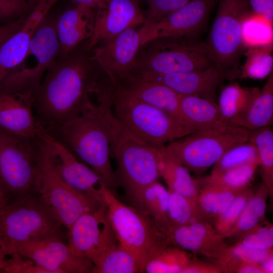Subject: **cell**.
<instances>
[{
	"label": "cell",
	"instance_id": "5b68a950",
	"mask_svg": "<svg viewBox=\"0 0 273 273\" xmlns=\"http://www.w3.org/2000/svg\"><path fill=\"white\" fill-rule=\"evenodd\" d=\"M62 227L37 196L10 202L0 211V255L15 256L22 245L54 235Z\"/></svg>",
	"mask_w": 273,
	"mask_h": 273
},
{
	"label": "cell",
	"instance_id": "f546056e",
	"mask_svg": "<svg viewBox=\"0 0 273 273\" xmlns=\"http://www.w3.org/2000/svg\"><path fill=\"white\" fill-rule=\"evenodd\" d=\"M34 32L22 27L0 46V87L4 79L24 59Z\"/></svg>",
	"mask_w": 273,
	"mask_h": 273
},
{
	"label": "cell",
	"instance_id": "7bdbcfd3",
	"mask_svg": "<svg viewBox=\"0 0 273 273\" xmlns=\"http://www.w3.org/2000/svg\"><path fill=\"white\" fill-rule=\"evenodd\" d=\"M3 273H48L32 260L19 256H13L3 259L0 267Z\"/></svg>",
	"mask_w": 273,
	"mask_h": 273
},
{
	"label": "cell",
	"instance_id": "9f6ffc18",
	"mask_svg": "<svg viewBox=\"0 0 273 273\" xmlns=\"http://www.w3.org/2000/svg\"><path fill=\"white\" fill-rule=\"evenodd\" d=\"M1 128H0V132H1Z\"/></svg>",
	"mask_w": 273,
	"mask_h": 273
},
{
	"label": "cell",
	"instance_id": "30bf717a",
	"mask_svg": "<svg viewBox=\"0 0 273 273\" xmlns=\"http://www.w3.org/2000/svg\"><path fill=\"white\" fill-rule=\"evenodd\" d=\"M218 7L207 44L215 65L225 78H238L245 50L242 42L243 21L251 12L248 0H218Z\"/></svg>",
	"mask_w": 273,
	"mask_h": 273
},
{
	"label": "cell",
	"instance_id": "6f0895ef",
	"mask_svg": "<svg viewBox=\"0 0 273 273\" xmlns=\"http://www.w3.org/2000/svg\"></svg>",
	"mask_w": 273,
	"mask_h": 273
},
{
	"label": "cell",
	"instance_id": "f5cc1de1",
	"mask_svg": "<svg viewBox=\"0 0 273 273\" xmlns=\"http://www.w3.org/2000/svg\"><path fill=\"white\" fill-rule=\"evenodd\" d=\"M9 203L10 201L8 198L0 189V211L2 210Z\"/></svg>",
	"mask_w": 273,
	"mask_h": 273
},
{
	"label": "cell",
	"instance_id": "8992f818",
	"mask_svg": "<svg viewBox=\"0 0 273 273\" xmlns=\"http://www.w3.org/2000/svg\"><path fill=\"white\" fill-rule=\"evenodd\" d=\"M116 159L115 177L133 203L143 190L160 177L159 151L135 138L116 120L110 144Z\"/></svg>",
	"mask_w": 273,
	"mask_h": 273
},
{
	"label": "cell",
	"instance_id": "ffe728a7",
	"mask_svg": "<svg viewBox=\"0 0 273 273\" xmlns=\"http://www.w3.org/2000/svg\"><path fill=\"white\" fill-rule=\"evenodd\" d=\"M96 8L76 4L64 11L56 19V31L59 51L58 60L62 59L77 49L83 41L92 35Z\"/></svg>",
	"mask_w": 273,
	"mask_h": 273
},
{
	"label": "cell",
	"instance_id": "603a6c76",
	"mask_svg": "<svg viewBox=\"0 0 273 273\" xmlns=\"http://www.w3.org/2000/svg\"><path fill=\"white\" fill-rule=\"evenodd\" d=\"M180 111L184 123L192 133L220 129L228 124L215 102L194 96H181Z\"/></svg>",
	"mask_w": 273,
	"mask_h": 273
},
{
	"label": "cell",
	"instance_id": "b9f144b4",
	"mask_svg": "<svg viewBox=\"0 0 273 273\" xmlns=\"http://www.w3.org/2000/svg\"><path fill=\"white\" fill-rule=\"evenodd\" d=\"M249 231L240 243L242 245L256 249H271L273 246V227L269 224Z\"/></svg>",
	"mask_w": 273,
	"mask_h": 273
},
{
	"label": "cell",
	"instance_id": "d6a6232c",
	"mask_svg": "<svg viewBox=\"0 0 273 273\" xmlns=\"http://www.w3.org/2000/svg\"><path fill=\"white\" fill-rule=\"evenodd\" d=\"M272 50L273 44L246 49V60L238 78L261 79L268 76L273 68Z\"/></svg>",
	"mask_w": 273,
	"mask_h": 273
},
{
	"label": "cell",
	"instance_id": "7c38bea8",
	"mask_svg": "<svg viewBox=\"0 0 273 273\" xmlns=\"http://www.w3.org/2000/svg\"><path fill=\"white\" fill-rule=\"evenodd\" d=\"M251 133L228 124L220 129L190 133L164 148L189 170L200 174L214 165L228 150L248 141Z\"/></svg>",
	"mask_w": 273,
	"mask_h": 273
},
{
	"label": "cell",
	"instance_id": "d6986e66",
	"mask_svg": "<svg viewBox=\"0 0 273 273\" xmlns=\"http://www.w3.org/2000/svg\"><path fill=\"white\" fill-rule=\"evenodd\" d=\"M133 76L162 84L180 96H197L214 102L216 88L225 78L216 66L185 72Z\"/></svg>",
	"mask_w": 273,
	"mask_h": 273
},
{
	"label": "cell",
	"instance_id": "2e32d148",
	"mask_svg": "<svg viewBox=\"0 0 273 273\" xmlns=\"http://www.w3.org/2000/svg\"><path fill=\"white\" fill-rule=\"evenodd\" d=\"M142 45L139 29L130 28L99 43L90 51V59L114 85L128 74Z\"/></svg>",
	"mask_w": 273,
	"mask_h": 273
},
{
	"label": "cell",
	"instance_id": "277c9868",
	"mask_svg": "<svg viewBox=\"0 0 273 273\" xmlns=\"http://www.w3.org/2000/svg\"><path fill=\"white\" fill-rule=\"evenodd\" d=\"M112 108L122 126L143 143L157 149L192 133L169 113L133 99L114 87Z\"/></svg>",
	"mask_w": 273,
	"mask_h": 273
},
{
	"label": "cell",
	"instance_id": "ac0fdd59",
	"mask_svg": "<svg viewBox=\"0 0 273 273\" xmlns=\"http://www.w3.org/2000/svg\"><path fill=\"white\" fill-rule=\"evenodd\" d=\"M217 2L218 0H191L160 21L143 24L139 29L142 45L160 37H192L205 23Z\"/></svg>",
	"mask_w": 273,
	"mask_h": 273
},
{
	"label": "cell",
	"instance_id": "4fadbf2b",
	"mask_svg": "<svg viewBox=\"0 0 273 273\" xmlns=\"http://www.w3.org/2000/svg\"><path fill=\"white\" fill-rule=\"evenodd\" d=\"M37 140L56 171L68 184L103 203V192L108 187L97 173L79 160L60 141L39 126Z\"/></svg>",
	"mask_w": 273,
	"mask_h": 273
},
{
	"label": "cell",
	"instance_id": "7402d4cb",
	"mask_svg": "<svg viewBox=\"0 0 273 273\" xmlns=\"http://www.w3.org/2000/svg\"><path fill=\"white\" fill-rule=\"evenodd\" d=\"M0 128L19 138L35 140L38 126L31 101L0 90Z\"/></svg>",
	"mask_w": 273,
	"mask_h": 273
},
{
	"label": "cell",
	"instance_id": "74e56055",
	"mask_svg": "<svg viewBox=\"0 0 273 273\" xmlns=\"http://www.w3.org/2000/svg\"><path fill=\"white\" fill-rule=\"evenodd\" d=\"M169 192L167 208L168 228L198 220L196 218L197 215H201L198 214V211L200 212L197 203L177 193L170 191Z\"/></svg>",
	"mask_w": 273,
	"mask_h": 273
},
{
	"label": "cell",
	"instance_id": "8fae6325",
	"mask_svg": "<svg viewBox=\"0 0 273 273\" xmlns=\"http://www.w3.org/2000/svg\"><path fill=\"white\" fill-rule=\"evenodd\" d=\"M39 183L37 196L52 217L67 230L82 214L104 205L68 184L59 175L38 141Z\"/></svg>",
	"mask_w": 273,
	"mask_h": 273
},
{
	"label": "cell",
	"instance_id": "9a60e30c",
	"mask_svg": "<svg viewBox=\"0 0 273 273\" xmlns=\"http://www.w3.org/2000/svg\"><path fill=\"white\" fill-rule=\"evenodd\" d=\"M32 260L48 273H93L94 266L88 259L74 255L60 235L27 243L15 256Z\"/></svg>",
	"mask_w": 273,
	"mask_h": 273
},
{
	"label": "cell",
	"instance_id": "4316f807",
	"mask_svg": "<svg viewBox=\"0 0 273 273\" xmlns=\"http://www.w3.org/2000/svg\"><path fill=\"white\" fill-rule=\"evenodd\" d=\"M169 192L156 181L142 192L133 203L135 207L149 217L164 234L168 228L167 208Z\"/></svg>",
	"mask_w": 273,
	"mask_h": 273
},
{
	"label": "cell",
	"instance_id": "d590c367",
	"mask_svg": "<svg viewBox=\"0 0 273 273\" xmlns=\"http://www.w3.org/2000/svg\"><path fill=\"white\" fill-rule=\"evenodd\" d=\"M272 26L251 11L242 25V42L245 49L273 44Z\"/></svg>",
	"mask_w": 273,
	"mask_h": 273
},
{
	"label": "cell",
	"instance_id": "e575fe53",
	"mask_svg": "<svg viewBox=\"0 0 273 273\" xmlns=\"http://www.w3.org/2000/svg\"><path fill=\"white\" fill-rule=\"evenodd\" d=\"M255 146L264 185L268 191L273 183V130L270 126L251 131L249 139Z\"/></svg>",
	"mask_w": 273,
	"mask_h": 273
},
{
	"label": "cell",
	"instance_id": "484cf974",
	"mask_svg": "<svg viewBox=\"0 0 273 273\" xmlns=\"http://www.w3.org/2000/svg\"><path fill=\"white\" fill-rule=\"evenodd\" d=\"M158 169L159 176L166 182L169 191L197 203L198 181L193 178L185 166L165 150L164 146L159 149Z\"/></svg>",
	"mask_w": 273,
	"mask_h": 273
},
{
	"label": "cell",
	"instance_id": "c3c4849f",
	"mask_svg": "<svg viewBox=\"0 0 273 273\" xmlns=\"http://www.w3.org/2000/svg\"><path fill=\"white\" fill-rule=\"evenodd\" d=\"M27 15H24L8 23L0 26V46L23 26Z\"/></svg>",
	"mask_w": 273,
	"mask_h": 273
},
{
	"label": "cell",
	"instance_id": "7a4b0ae2",
	"mask_svg": "<svg viewBox=\"0 0 273 273\" xmlns=\"http://www.w3.org/2000/svg\"><path fill=\"white\" fill-rule=\"evenodd\" d=\"M113 87L98 93L97 102L82 113L46 130L97 173L112 191L118 186L111 161L110 144L116 122Z\"/></svg>",
	"mask_w": 273,
	"mask_h": 273
},
{
	"label": "cell",
	"instance_id": "cb8c5ba5",
	"mask_svg": "<svg viewBox=\"0 0 273 273\" xmlns=\"http://www.w3.org/2000/svg\"><path fill=\"white\" fill-rule=\"evenodd\" d=\"M206 223L199 220L170 227L164 233L170 243L183 250L206 252L214 243H219L222 237Z\"/></svg>",
	"mask_w": 273,
	"mask_h": 273
},
{
	"label": "cell",
	"instance_id": "ba28073f",
	"mask_svg": "<svg viewBox=\"0 0 273 273\" xmlns=\"http://www.w3.org/2000/svg\"><path fill=\"white\" fill-rule=\"evenodd\" d=\"M103 203L108 219L119 243L137 258L144 272L145 265L154 251L168 242L162 232L135 207L121 202L107 187Z\"/></svg>",
	"mask_w": 273,
	"mask_h": 273
},
{
	"label": "cell",
	"instance_id": "6da1fadb",
	"mask_svg": "<svg viewBox=\"0 0 273 273\" xmlns=\"http://www.w3.org/2000/svg\"><path fill=\"white\" fill-rule=\"evenodd\" d=\"M88 51H76L57 60L33 92L31 102L37 125L46 130L88 109L90 96L109 79L90 59Z\"/></svg>",
	"mask_w": 273,
	"mask_h": 273
},
{
	"label": "cell",
	"instance_id": "bcb514c9",
	"mask_svg": "<svg viewBox=\"0 0 273 273\" xmlns=\"http://www.w3.org/2000/svg\"><path fill=\"white\" fill-rule=\"evenodd\" d=\"M29 11L25 0H0V19L18 18Z\"/></svg>",
	"mask_w": 273,
	"mask_h": 273
},
{
	"label": "cell",
	"instance_id": "ee69618b",
	"mask_svg": "<svg viewBox=\"0 0 273 273\" xmlns=\"http://www.w3.org/2000/svg\"><path fill=\"white\" fill-rule=\"evenodd\" d=\"M60 0H38L36 5L27 15L23 28L32 31L35 29L47 17L51 8Z\"/></svg>",
	"mask_w": 273,
	"mask_h": 273
},
{
	"label": "cell",
	"instance_id": "7dc6e473",
	"mask_svg": "<svg viewBox=\"0 0 273 273\" xmlns=\"http://www.w3.org/2000/svg\"><path fill=\"white\" fill-rule=\"evenodd\" d=\"M251 11L273 25V0H248Z\"/></svg>",
	"mask_w": 273,
	"mask_h": 273
},
{
	"label": "cell",
	"instance_id": "db71d44e",
	"mask_svg": "<svg viewBox=\"0 0 273 273\" xmlns=\"http://www.w3.org/2000/svg\"><path fill=\"white\" fill-rule=\"evenodd\" d=\"M28 4L29 11H31L34 6L36 5V3L38 2V0H25Z\"/></svg>",
	"mask_w": 273,
	"mask_h": 273
},
{
	"label": "cell",
	"instance_id": "f907efd6",
	"mask_svg": "<svg viewBox=\"0 0 273 273\" xmlns=\"http://www.w3.org/2000/svg\"><path fill=\"white\" fill-rule=\"evenodd\" d=\"M260 265L264 272L272 273L273 272L272 255L264 260L260 264Z\"/></svg>",
	"mask_w": 273,
	"mask_h": 273
},
{
	"label": "cell",
	"instance_id": "e0dca14e",
	"mask_svg": "<svg viewBox=\"0 0 273 273\" xmlns=\"http://www.w3.org/2000/svg\"><path fill=\"white\" fill-rule=\"evenodd\" d=\"M145 22L137 0H100L96 9L94 32L84 48L90 51L102 41L142 26Z\"/></svg>",
	"mask_w": 273,
	"mask_h": 273
},
{
	"label": "cell",
	"instance_id": "52a82bcc",
	"mask_svg": "<svg viewBox=\"0 0 273 273\" xmlns=\"http://www.w3.org/2000/svg\"><path fill=\"white\" fill-rule=\"evenodd\" d=\"M37 140L0 132V189L10 202L37 196L39 183Z\"/></svg>",
	"mask_w": 273,
	"mask_h": 273
},
{
	"label": "cell",
	"instance_id": "11a10c76",
	"mask_svg": "<svg viewBox=\"0 0 273 273\" xmlns=\"http://www.w3.org/2000/svg\"><path fill=\"white\" fill-rule=\"evenodd\" d=\"M3 259H2L1 257V255H0V267H1V266L2 265V261L3 260Z\"/></svg>",
	"mask_w": 273,
	"mask_h": 273
},
{
	"label": "cell",
	"instance_id": "d4e9b609",
	"mask_svg": "<svg viewBox=\"0 0 273 273\" xmlns=\"http://www.w3.org/2000/svg\"><path fill=\"white\" fill-rule=\"evenodd\" d=\"M273 122V73L244 112L230 119L228 124L253 131L270 126Z\"/></svg>",
	"mask_w": 273,
	"mask_h": 273
},
{
	"label": "cell",
	"instance_id": "816d5d0a",
	"mask_svg": "<svg viewBox=\"0 0 273 273\" xmlns=\"http://www.w3.org/2000/svg\"><path fill=\"white\" fill-rule=\"evenodd\" d=\"M76 4L85 5L94 8H97L100 0H73Z\"/></svg>",
	"mask_w": 273,
	"mask_h": 273
},
{
	"label": "cell",
	"instance_id": "9c48e42d",
	"mask_svg": "<svg viewBox=\"0 0 273 273\" xmlns=\"http://www.w3.org/2000/svg\"><path fill=\"white\" fill-rule=\"evenodd\" d=\"M56 19L48 15L38 25L24 59L4 79L0 90L31 100L44 75L58 60L59 44Z\"/></svg>",
	"mask_w": 273,
	"mask_h": 273
},
{
	"label": "cell",
	"instance_id": "836d02e7",
	"mask_svg": "<svg viewBox=\"0 0 273 273\" xmlns=\"http://www.w3.org/2000/svg\"><path fill=\"white\" fill-rule=\"evenodd\" d=\"M243 190L237 191L203 186L201 194L198 196L197 200L201 215L217 218L226 211L237 196Z\"/></svg>",
	"mask_w": 273,
	"mask_h": 273
},
{
	"label": "cell",
	"instance_id": "f35d334b",
	"mask_svg": "<svg viewBox=\"0 0 273 273\" xmlns=\"http://www.w3.org/2000/svg\"><path fill=\"white\" fill-rule=\"evenodd\" d=\"M257 160L256 148L249 140L228 150L214 165L212 172L223 171Z\"/></svg>",
	"mask_w": 273,
	"mask_h": 273
},
{
	"label": "cell",
	"instance_id": "44dd1931",
	"mask_svg": "<svg viewBox=\"0 0 273 273\" xmlns=\"http://www.w3.org/2000/svg\"><path fill=\"white\" fill-rule=\"evenodd\" d=\"M114 88L133 99L164 111L185 125L180 111L181 96L167 86L127 75L116 82Z\"/></svg>",
	"mask_w": 273,
	"mask_h": 273
},
{
	"label": "cell",
	"instance_id": "83f0119b",
	"mask_svg": "<svg viewBox=\"0 0 273 273\" xmlns=\"http://www.w3.org/2000/svg\"><path fill=\"white\" fill-rule=\"evenodd\" d=\"M260 89L257 87H242L237 82L225 86L221 92L217 104L224 121L228 123L230 119L247 110Z\"/></svg>",
	"mask_w": 273,
	"mask_h": 273
},
{
	"label": "cell",
	"instance_id": "3957f363",
	"mask_svg": "<svg viewBox=\"0 0 273 273\" xmlns=\"http://www.w3.org/2000/svg\"><path fill=\"white\" fill-rule=\"evenodd\" d=\"M213 66L206 42H197L189 36L160 37L140 48L128 74H167Z\"/></svg>",
	"mask_w": 273,
	"mask_h": 273
},
{
	"label": "cell",
	"instance_id": "8d00e7d4",
	"mask_svg": "<svg viewBox=\"0 0 273 273\" xmlns=\"http://www.w3.org/2000/svg\"><path fill=\"white\" fill-rule=\"evenodd\" d=\"M267 191L264 185L261 191L251 196L236 224L225 237L247 233L258 225L265 214L266 204L264 193Z\"/></svg>",
	"mask_w": 273,
	"mask_h": 273
},
{
	"label": "cell",
	"instance_id": "4dcf8cb0",
	"mask_svg": "<svg viewBox=\"0 0 273 273\" xmlns=\"http://www.w3.org/2000/svg\"><path fill=\"white\" fill-rule=\"evenodd\" d=\"M165 243L151 255L144 266L148 273L183 272L191 263L187 253L177 247Z\"/></svg>",
	"mask_w": 273,
	"mask_h": 273
},
{
	"label": "cell",
	"instance_id": "681fc988",
	"mask_svg": "<svg viewBox=\"0 0 273 273\" xmlns=\"http://www.w3.org/2000/svg\"><path fill=\"white\" fill-rule=\"evenodd\" d=\"M240 273H262L264 272L260 265L258 264L244 262L237 269Z\"/></svg>",
	"mask_w": 273,
	"mask_h": 273
},
{
	"label": "cell",
	"instance_id": "60d3db41",
	"mask_svg": "<svg viewBox=\"0 0 273 273\" xmlns=\"http://www.w3.org/2000/svg\"><path fill=\"white\" fill-rule=\"evenodd\" d=\"M191 0H148L144 24L158 22L185 6Z\"/></svg>",
	"mask_w": 273,
	"mask_h": 273
},
{
	"label": "cell",
	"instance_id": "1f68e13d",
	"mask_svg": "<svg viewBox=\"0 0 273 273\" xmlns=\"http://www.w3.org/2000/svg\"><path fill=\"white\" fill-rule=\"evenodd\" d=\"M259 161H255L223 171L212 173L201 181L203 186L233 190L246 189L252 178Z\"/></svg>",
	"mask_w": 273,
	"mask_h": 273
},
{
	"label": "cell",
	"instance_id": "f6af8a7d",
	"mask_svg": "<svg viewBox=\"0 0 273 273\" xmlns=\"http://www.w3.org/2000/svg\"><path fill=\"white\" fill-rule=\"evenodd\" d=\"M231 254L244 262L260 264L272 255L271 249L260 250L244 246L239 243L231 250Z\"/></svg>",
	"mask_w": 273,
	"mask_h": 273
},
{
	"label": "cell",
	"instance_id": "ab89813d",
	"mask_svg": "<svg viewBox=\"0 0 273 273\" xmlns=\"http://www.w3.org/2000/svg\"><path fill=\"white\" fill-rule=\"evenodd\" d=\"M251 192L246 188L241 192L220 216L215 219V228L221 237L228 234L235 226L246 203L251 197Z\"/></svg>",
	"mask_w": 273,
	"mask_h": 273
},
{
	"label": "cell",
	"instance_id": "5bb4252c",
	"mask_svg": "<svg viewBox=\"0 0 273 273\" xmlns=\"http://www.w3.org/2000/svg\"><path fill=\"white\" fill-rule=\"evenodd\" d=\"M68 232V245L71 252L93 264L119 242L108 219L105 205L81 215Z\"/></svg>",
	"mask_w": 273,
	"mask_h": 273
},
{
	"label": "cell",
	"instance_id": "f1b7e54d",
	"mask_svg": "<svg viewBox=\"0 0 273 273\" xmlns=\"http://www.w3.org/2000/svg\"><path fill=\"white\" fill-rule=\"evenodd\" d=\"M93 264V273L144 272L136 257L119 242L105 252Z\"/></svg>",
	"mask_w": 273,
	"mask_h": 273
}]
</instances>
